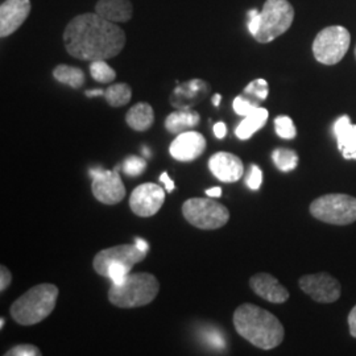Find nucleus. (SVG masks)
Listing matches in <instances>:
<instances>
[{"label":"nucleus","mask_w":356,"mask_h":356,"mask_svg":"<svg viewBox=\"0 0 356 356\" xmlns=\"http://www.w3.org/2000/svg\"><path fill=\"white\" fill-rule=\"evenodd\" d=\"M63 38L65 49L72 57L90 63L114 58L126 45L124 31L97 13L72 19Z\"/></svg>","instance_id":"nucleus-1"},{"label":"nucleus","mask_w":356,"mask_h":356,"mask_svg":"<svg viewBox=\"0 0 356 356\" xmlns=\"http://www.w3.org/2000/svg\"><path fill=\"white\" fill-rule=\"evenodd\" d=\"M234 326L245 341L261 350H272L284 339V326L270 312L254 304H243L234 313Z\"/></svg>","instance_id":"nucleus-2"},{"label":"nucleus","mask_w":356,"mask_h":356,"mask_svg":"<svg viewBox=\"0 0 356 356\" xmlns=\"http://www.w3.org/2000/svg\"><path fill=\"white\" fill-rule=\"evenodd\" d=\"M58 293V288L53 284H40L31 288L11 306L13 318L23 326L40 323L54 310Z\"/></svg>","instance_id":"nucleus-3"},{"label":"nucleus","mask_w":356,"mask_h":356,"mask_svg":"<svg viewBox=\"0 0 356 356\" xmlns=\"http://www.w3.org/2000/svg\"><path fill=\"white\" fill-rule=\"evenodd\" d=\"M160 291V284L151 273H129L122 284H113L108 301L122 309L151 304Z\"/></svg>","instance_id":"nucleus-4"},{"label":"nucleus","mask_w":356,"mask_h":356,"mask_svg":"<svg viewBox=\"0 0 356 356\" xmlns=\"http://www.w3.org/2000/svg\"><path fill=\"white\" fill-rule=\"evenodd\" d=\"M310 214L329 225H351L356 220V198L341 193L322 195L310 204Z\"/></svg>","instance_id":"nucleus-5"},{"label":"nucleus","mask_w":356,"mask_h":356,"mask_svg":"<svg viewBox=\"0 0 356 356\" xmlns=\"http://www.w3.org/2000/svg\"><path fill=\"white\" fill-rule=\"evenodd\" d=\"M261 26L254 40L267 44L280 38L293 24L294 8L288 0H267L260 13Z\"/></svg>","instance_id":"nucleus-6"},{"label":"nucleus","mask_w":356,"mask_h":356,"mask_svg":"<svg viewBox=\"0 0 356 356\" xmlns=\"http://www.w3.org/2000/svg\"><path fill=\"white\" fill-rule=\"evenodd\" d=\"M182 214L191 226L201 229L223 227L229 219V209L209 198H191L182 204Z\"/></svg>","instance_id":"nucleus-7"},{"label":"nucleus","mask_w":356,"mask_h":356,"mask_svg":"<svg viewBox=\"0 0 356 356\" xmlns=\"http://www.w3.org/2000/svg\"><path fill=\"white\" fill-rule=\"evenodd\" d=\"M350 44L351 35L344 26H327L314 38L313 54L321 64H338L343 60Z\"/></svg>","instance_id":"nucleus-8"},{"label":"nucleus","mask_w":356,"mask_h":356,"mask_svg":"<svg viewBox=\"0 0 356 356\" xmlns=\"http://www.w3.org/2000/svg\"><path fill=\"white\" fill-rule=\"evenodd\" d=\"M92 194L104 204H116L126 197V188L116 170H104L102 168H91Z\"/></svg>","instance_id":"nucleus-9"},{"label":"nucleus","mask_w":356,"mask_h":356,"mask_svg":"<svg viewBox=\"0 0 356 356\" xmlns=\"http://www.w3.org/2000/svg\"><path fill=\"white\" fill-rule=\"evenodd\" d=\"M147 252L141 251L136 244H122L111 248H106L95 254L92 267L98 275L106 277V272L111 266H124L131 268L143 261Z\"/></svg>","instance_id":"nucleus-10"},{"label":"nucleus","mask_w":356,"mask_h":356,"mask_svg":"<svg viewBox=\"0 0 356 356\" xmlns=\"http://www.w3.org/2000/svg\"><path fill=\"white\" fill-rule=\"evenodd\" d=\"M298 284L302 292L321 304H331L338 301L342 293L339 281L326 272L305 275L300 279Z\"/></svg>","instance_id":"nucleus-11"},{"label":"nucleus","mask_w":356,"mask_h":356,"mask_svg":"<svg viewBox=\"0 0 356 356\" xmlns=\"http://www.w3.org/2000/svg\"><path fill=\"white\" fill-rule=\"evenodd\" d=\"M165 201V193L161 186L152 182L143 184L132 191L129 197V207L134 214L143 218L153 216L159 213Z\"/></svg>","instance_id":"nucleus-12"},{"label":"nucleus","mask_w":356,"mask_h":356,"mask_svg":"<svg viewBox=\"0 0 356 356\" xmlns=\"http://www.w3.org/2000/svg\"><path fill=\"white\" fill-rule=\"evenodd\" d=\"M29 0H4L0 6V36L8 38L15 33L31 13Z\"/></svg>","instance_id":"nucleus-13"},{"label":"nucleus","mask_w":356,"mask_h":356,"mask_svg":"<svg viewBox=\"0 0 356 356\" xmlns=\"http://www.w3.org/2000/svg\"><path fill=\"white\" fill-rule=\"evenodd\" d=\"M206 149L204 135L195 131H186L179 134L170 144L169 152L172 157L181 163H191L198 159Z\"/></svg>","instance_id":"nucleus-14"},{"label":"nucleus","mask_w":356,"mask_h":356,"mask_svg":"<svg viewBox=\"0 0 356 356\" xmlns=\"http://www.w3.org/2000/svg\"><path fill=\"white\" fill-rule=\"evenodd\" d=\"M210 172L222 182H236L244 173L243 161L235 154L229 152H218L209 160Z\"/></svg>","instance_id":"nucleus-15"},{"label":"nucleus","mask_w":356,"mask_h":356,"mask_svg":"<svg viewBox=\"0 0 356 356\" xmlns=\"http://www.w3.org/2000/svg\"><path fill=\"white\" fill-rule=\"evenodd\" d=\"M250 286L259 297L272 304H284L289 298V292L269 273L254 275L250 279Z\"/></svg>","instance_id":"nucleus-16"},{"label":"nucleus","mask_w":356,"mask_h":356,"mask_svg":"<svg viewBox=\"0 0 356 356\" xmlns=\"http://www.w3.org/2000/svg\"><path fill=\"white\" fill-rule=\"evenodd\" d=\"M334 134L338 149L346 160H356V124H353L348 115L341 116L334 123Z\"/></svg>","instance_id":"nucleus-17"},{"label":"nucleus","mask_w":356,"mask_h":356,"mask_svg":"<svg viewBox=\"0 0 356 356\" xmlns=\"http://www.w3.org/2000/svg\"><path fill=\"white\" fill-rule=\"evenodd\" d=\"M95 13L113 23H127L132 19L134 7L129 0H98Z\"/></svg>","instance_id":"nucleus-18"},{"label":"nucleus","mask_w":356,"mask_h":356,"mask_svg":"<svg viewBox=\"0 0 356 356\" xmlns=\"http://www.w3.org/2000/svg\"><path fill=\"white\" fill-rule=\"evenodd\" d=\"M126 122L129 127L139 132L149 129L154 122L152 106L148 103H136L132 108H129L126 115Z\"/></svg>","instance_id":"nucleus-19"},{"label":"nucleus","mask_w":356,"mask_h":356,"mask_svg":"<svg viewBox=\"0 0 356 356\" xmlns=\"http://www.w3.org/2000/svg\"><path fill=\"white\" fill-rule=\"evenodd\" d=\"M268 115V110L257 107L254 113L247 115L239 123V126L235 129V135L241 140H248L250 138H252L254 132L264 127V124L267 123Z\"/></svg>","instance_id":"nucleus-20"},{"label":"nucleus","mask_w":356,"mask_h":356,"mask_svg":"<svg viewBox=\"0 0 356 356\" xmlns=\"http://www.w3.org/2000/svg\"><path fill=\"white\" fill-rule=\"evenodd\" d=\"M200 123V115L191 110H182L172 113L166 118L165 128L170 134H182L186 129L195 127Z\"/></svg>","instance_id":"nucleus-21"},{"label":"nucleus","mask_w":356,"mask_h":356,"mask_svg":"<svg viewBox=\"0 0 356 356\" xmlns=\"http://www.w3.org/2000/svg\"><path fill=\"white\" fill-rule=\"evenodd\" d=\"M53 76L56 81L67 85L73 89H79L85 83V74L79 67L69 66V65H58L53 70Z\"/></svg>","instance_id":"nucleus-22"},{"label":"nucleus","mask_w":356,"mask_h":356,"mask_svg":"<svg viewBox=\"0 0 356 356\" xmlns=\"http://www.w3.org/2000/svg\"><path fill=\"white\" fill-rule=\"evenodd\" d=\"M104 98L111 107H122L131 101L132 90L127 83H115L104 91Z\"/></svg>","instance_id":"nucleus-23"},{"label":"nucleus","mask_w":356,"mask_h":356,"mask_svg":"<svg viewBox=\"0 0 356 356\" xmlns=\"http://www.w3.org/2000/svg\"><path fill=\"white\" fill-rule=\"evenodd\" d=\"M272 160L281 172H292L298 165V154L286 148L275 149L272 153Z\"/></svg>","instance_id":"nucleus-24"},{"label":"nucleus","mask_w":356,"mask_h":356,"mask_svg":"<svg viewBox=\"0 0 356 356\" xmlns=\"http://www.w3.org/2000/svg\"><path fill=\"white\" fill-rule=\"evenodd\" d=\"M90 74L99 83H111L116 78V72L104 60L92 61L90 64Z\"/></svg>","instance_id":"nucleus-25"},{"label":"nucleus","mask_w":356,"mask_h":356,"mask_svg":"<svg viewBox=\"0 0 356 356\" xmlns=\"http://www.w3.org/2000/svg\"><path fill=\"white\" fill-rule=\"evenodd\" d=\"M275 128H276V134L280 136L281 139L292 140L297 135V129L292 119L285 115H281L275 119Z\"/></svg>","instance_id":"nucleus-26"},{"label":"nucleus","mask_w":356,"mask_h":356,"mask_svg":"<svg viewBox=\"0 0 356 356\" xmlns=\"http://www.w3.org/2000/svg\"><path fill=\"white\" fill-rule=\"evenodd\" d=\"M145 168H147L145 159H141V157H138V156H131V157H128V159L124 160V163H123V165H122L123 172H124L127 176H131V177H138V176H140L141 173L145 170Z\"/></svg>","instance_id":"nucleus-27"},{"label":"nucleus","mask_w":356,"mask_h":356,"mask_svg":"<svg viewBox=\"0 0 356 356\" xmlns=\"http://www.w3.org/2000/svg\"><path fill=\"white\" fill-rule=\"evenodd\" d=\"M268 92H269L268 82L266 79H261V78L260 79H254L244 89V94L252 95V97L260 99V101L267 99Z\"/></svg>","instance_id":"nucleus-28"},{"label":"nucleus","mask_w":356,"mask_h":356,"mask_svg":"<svg viewBox=\"0 0 356 356\" xmlns=\"http://www.w3.org/2000/svg\"><path fill=\"white\" fill-rule=\"evenodd\" d=\"M232 107H234V111L238 115H242V116H247V115L254 113V110L259 107L257 103L252 102L251 99H247L244 97H236L234 99L232 103Z\"/></svg>","instance_id":"nucleus-29"},{"label":"nucleus","mask_w":356,"mask_h":356,"mask_svg":"<svg viewBox=\"0 0 356 356\" xmlns=\"http://www.w3.org/2000/svg\"><path fill=\"white\" fill-rule=\"evenodd\" d=\"M7 356H40L41 351L38 350L36 346L33 344H19L16 347L11 348L7 354Z\"/></svg>","instance_id":"nucleus-30"},{"label":"nucleus","mask_w":356,"mask_h":356,"mask_svg":"<svg viewBox=\"0 0 356 356\" xmlns=\"http://www.w3.org/2000/svg\"><path fill=\"white\" fill-rule=\"evenodd\" d=\"M247 186L251 189V191H259L260 186H261V182H263V172L261 169L257 165L252 164L251 165V170H250V175L247 176Z\"/></svg>","instance_id":"nucleus-31"},{"label":"nucleus","mask_w":356,"mask_h":356,"mask_svg":"<svg viewBox=\"0 0 356 356\" xmlns=\"http://www.w3.org/2000/svg\"><path fill=\"white\" fill-rule=\"evenodd\" d=\"M250 16V23H248V29H250V33L252 36H256V33L259 32L260 26H261V17H260V13L257 10H251L248 13Z\"/></svg>","instance_id":"nucleus-32"},{"label":"nucleus","mask_w":356,"mask_h":356,"mask_svg":"<svg viewBox=\"0 0 356 356\" xmlns=\"http://www.w3.org/2000/svg\"><path fill=\"white\" fill-rule=\"evenodd\" d=\"M11 281H13V275H11L10 269L1 266L0 268V291L4 292L10 286Z\"/></svg>","instance_id":"nucleus-33"},{"label":"nucleus","mask_w":356,"mask_h":356,"mask_svg":"<svg viewBox=\"0 0 356 356\" xmlns=\"http://www.w3.org/2000/svg\"><path fill=\"white\" fill-rule=\"evenodd\" d=\"M348 327H350V334L356 338V305L353 307V310L348 314Z\"/></svg>","instance_id":"nucleus-34"},{"label":"nucleus","mask_w":356,"mask_h":356,"mask_svg":"<svg viewBox=\"0 0 356 356\" xmlns=\"http://www.w3.org/2000/svg\"><path fill=\"white\" fill-rule=\"evenodd\" d=\"M214 135L218 139H223L227 135V127L223 122H219L214 126Z\"/></svg>","instance_id":"nucleus-35"},{"label":"nucleus","mask_w":356,"mask_h":356,"mask_svg":"<svg viewBox=\"0 0 356 356\" xmlns=\"http://www.w3.org/2000/svg\"><path fill=\"white\" fill-rule=\"evenodd\" d=\"M160 179H161V182H164V185H165V189L168 193H170V191H173V189L176 188V186H175V182L169 178L166 172H164V173L160 176Z\"/></svg>","instance_id":"nucleus-36"},{"label":"nucleus","mask_w":356,"mask_h":356,"mask_svg":"<svg viewBox=\"0 0 356 356\" xmlns=\"http://www.w3.org/2000/svg\"><path fill=\"white\" fill-rule=\"evenodd\" d=\"M135 244H136V247H138L139 250H141V251L148 252L149 245H148V243L145 242L143 238H135Z\"/></svg>","instance_id":"nucleus-37"},{"label":"nucleus","mask_w":356,"mask_h":356,"mask_svg":"<svg viewBox=\"0 0 356 356\" xmlns=\"http://www.w3.org/2000/svg\"><path fill=\"white\" fill-rule=\"evenodd\" d=\"M206 194L211 198H219L222 195V189L220 188H211V189H207Z\"/></svg>","instance_id":"nucleus-38"},{"label":"nucleus","mask_w":356,"mask_h":356,"mask_svg":"<svg viewBox=\"0 0 356 356\" xmlns=\"http://www.w3.org/2000/svg\"><path fill=\"white\" fill-rule=\"evenodd\" d=\"M86 95H88L89 98L99 97V95H104V91H103V90H89V91H86Z\"/></svg>","instance_id":"nucleus-39"},{"label":"nucleus","mask_w":356,"mask_h":356,"mask_svg":"<svg viewBox=\"0 0 356 356\" xmlns=\"http://www.w3.org/2000/svg\"><path fill=\"white\" fill-rule=\"evenodd\" d=\"M220 99H222V97H220L219 94H216V95H214V98H213V104H214L216 107H218L219 103H220Z\"/></svg>","instance_id":"nucleus-40"},{"label":"nucleus","mask_w":356,"mask_h":356,"mask_svg":"<svg viewBox=\"0 0 356 356\" xmlns=\"http://www.w3.org/2000/svg\"><path fill=\"white\" fill-rule=\"evenodd\" d=\"M3 326H4V318H0V327L3 329Z\"/></svg>","instance_id":"nucleus-41"},{"label":"nucleus","mask_w":356,"mask_h":356,"mask_svg":"<svg viewBox=\"0 0 356 356\" xmlns=\"http://www.w3.org/2000/svg\"><path fill=\"white\" fill-rule=\"evenodd\" d=\"M354 53H355V58H356V47H355V51H354Z\"/></svg>","instance_id":"nucleus-42"}]
</instances>
